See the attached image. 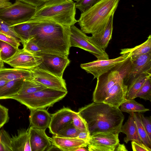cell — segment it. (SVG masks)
I'll return each mask as SVG.
<instances>
[{"label":"cell","instance_id":"cell-31","mask_svg":"<svg viewBox=\"0 0 151 151\" xmlns=\"http://www.w3.org/2000/svg\"><path fill=\"white\" fill-rule=\"evenodd\" d=\"M18 48L0 40V57L4 63L10 59L15 54Z\"/></svg>","mask_w":151,"mask_h":151},{"label":"cell","instance_id":"cell-9","mask_svg":"<svg viewBox=\"0 0 151 151\" xmlns=\"http://www.w3.org/2000/svg\"><path fill=\"white\" fill-rule=\"evenodd\" d=\"M122 55L112 59H97L89 63L81 64L80 66L88 73L92 74L94 79L97 78L101 75L127 60L130 56L129 53Z\"/></svg>","mask_w":151,"mask_h":151},{"label":"cell","instance_id":"cell-7","mask_svg":"<svg viewBox=\"0 0 151 151\" xmlns=\"http://www.w3.org/2000/svg\"><path fill=\"white\" fill-rule=\"evenodd\" d=\"M36 8L16 1L10 6L0 9V19L11 26L25 22L33 16Z\"/></svg>","mask_w":151,"mask_h":151},{"label":"cell","instance_id":"cell-11","mask_svg":"<svg viewBox=\"0 0 151 151\" xmlns=\"http://www.w3.org/2000/svg\"><path fill=\"white\" fill-rule=\"evenodd\" d=\"M42 61L41 56L33 54L23 48H18L14 56L4 63L14 68L30 70L38 66Z\"/></svg>","mask_w":151,"mask_h":151},{"label":"cell","instance_id":"cell-6","mask_svg":"<svg viewBox=\"0 0 151 151\" xmlns=\"http://www.w3.org/2000/svg\"><path fill=\"white\" fill-rule=\"evenodd\" d=\"M131 64L130 58L99 76L93 95V102L103 103L109 89L126 76Z\"/></svg>","mask_w":151,"mask_h":151},{"label":"cell","instance_id":"cell-18","mask_svg":"<svg viewBox=\"0 0 151 151\" xmlns=\"http://www.w3.org/2000/svg\"><path fill=\"white\" fill-rule=\"evenodd\" d=\"M29 119L31 126L38 129L45 130L49 128L51 115L45 109L30 110Z\"/></svg>","mask_w":151,"mask_h":151},{"label":"cell","instance_id":"cell-1","mask_svg":"<svg viewBox=\"0 0 151 151\" xmlns=\"http://www.w3.org/2000/svg\"><path fill=\"white\" fill-rule=\"evenodd\" d=\"M34 22L29 40L41 52L68 57L71 47L70 27L50 22Z\"/></svg>","mask_w":151,"mask_h":151},{"label":"cell","instance_id":"cell-24","mask_svg":"<svg viewBox=\"0 0 151 151\" xmlns=\"http://www.w3.org/2000/svg\"><path fill=\"white\" fill-rule=\"evenodd\" d=\"M24 79L9 81L0 88V99H11L18 94Z\"/></svg>","mask_w":151,"mask_h":151},{"label":"cell","instance_id":"cell-42","mask_svg":"<svg viewBox=\"0 0 151 151\" xmlns=\"http://www.w3.org/2000/svg\"><path fill=\"white\" fill-rule=\"evenodd\" d=\"M89 151H114L115 147H107L88 145Z\"/></svg>","mask_w":151,"mask_h":151},{"label":"cell","instance_id":"cell-4","mask_svg":"<svg viewBox=\"0 0 151 151\" xmlns=\"http://www.w3.org/2000/svg\"><path fill=\"white\" fill-rule=\"evenodd\" d=\"M120 0H100L82 12L78 20L81 30L92 35L101 31L114 14Z\"/></svg>","mask_w":151,"mask_h":151},{"label":"cell","instance_id":"cell-10","mask_svg":"<svg viewBox=\"0 0 151 151\" xmlns=\"http://www.w3.org/2000/svg\"><path fill=\"white\" fill-rule=\"evenodd\" d=\"M36 55L41 56L43 59L37 67L63 78L64 71L70 63L68 57L41 52Z\"/></svg>","mask_w":151,"mask_h":151},{"label":"cell","instance_id":"cell-23","mask_svg":"<svg viewBox=\"0 0 151 151\" xmlns=\"http://www.w3.org/2000/svg\"><path fill=\"white\" fill-rule=\"evenodd\" d=\"M133 113H129L130 115L128 119L122 126L121 132L126 134V136L124 138V141L126 143L130 141H132L139 143L143 144L138 134L133 116Z\"/></svg>","mask_w":151,"mask_h":151},{"label":"cell","instance_id":"cell-46","mask_svg":"<svg viewBox=\"0 0 151 151\" xmlns=\"http://www.w3.org/2000/svg\"><path fill=\"white\" fill-rule=\"evenodd\" d=\"M10 0H0V9L8 7L12 3L9 1Z\"/></svg>","mask_w":151,"mask_h":151},{"label":"cell","instance_id":"cell-28","mask_svg":"<svg viewBox=\"0 0 151 151\" xmlns=\"http://www.w3.org/2000/svg\"><path fill=\"white\" fill-rule=\"evenodd\" d=\"M119 109L121 111L128 113H142L150 111L142 104L137 102L134 99H126L120 105Z\"/></svg>","mask_w":151,"mask_h":151},{"label":"cell","instance_id":"cell-8","mask_svg":"<svg viewBox=\"0 0 151 151\" xmlns=\"http://www.w3.org/2000/svg\"><path fill=\"white\" fill-rule=\"evenodd\" d=\"M70 47H79L94 55L98 59H109L108 55L81 29L74 25L70 27Z\"/></svg>","mask_w":151,"mask_h":151},{"label":"cell","instance_id":"cell-32","mask_svg":"<svg viewBox=\"0 0 151 151\" xmlns=\"http://www.w3.org/2000/svg\"><path fill=\"white\" fill-rule=\"evenodd\" d=\"M151 78L148 79L136 93L134 99L139 97L145 100L151 101Z\"/></svg>","mask_w":151,"mask_h":151},{"label":"cell","instance_id":"cell-25","mask_svg":"<svg viewBox=\"0 0 151 151\" xmlns=\"http://www.w3.org/2000/svg\"><path fill=\"white\" fill-rule=\"evenodd\" d=\"M121 50L120 54L121 55L129 53L131 60L134 59L141 55L151 53V35L148 36L147 40L141 44L132 48H124Z\"/></svg>","mask_w":151,"mask_h":151},{"label":"cell","instance_id":"cell-38","mask_svg":"<svg viewBox=\"0 0 151 151\" xmlns=\"http://www.w3.org/2000/svg\"><path fill=\"white\" fill-rule=\"evenodd\" d=\"M22 44L24 50L33 54L36 55L41 52L40 48L35 43L30 40L24 42Z\"/></svg>","mask_w":151,"mask_h":151},{"label":"cell","instance_id":"cell-20","mask_svg":"<svg viewBox=\"0 0 151 151\" xmlns=\"http://www.w3.org/2000/svg\"><path fill=\"white\" fill-rule=\"evenodd\" d=\"M114 14L110 17L105 27L100 32L92 35L90 39L98 46L104 51L112 38Z\"/></svg>","mask_w":151,"mask_h":151},{"label":"cell","instance_id":"cell-17","mask_svg":"<svg viewBox=\"0 0 151 151\" xmlns=\"http://www.w3.org/2000/svg\"><path fill=\"white\" fill-rule=\"evenodd\" d=\"M51 139L52 145L61 151H74L79 147H86L88 145V143L77 137L66 138L53 135Z\"/></svg>","mask_w":151,"mask_h":151},{"label":"cell","instance_id":"cell-36","mask_svg":"<svg viewBox=\"0 0 151 151\" xmlns=\"http://www.w3.org/2000/svg\"><path fill=\"white\" fill-rule=\"evenodd\" d=\"M72 123L74 127L80 131H88L86 122L78 112L75 111L73 114Z\"/></svg>","mask_w":151,"mask_h":151},{"label":"cell","instance_id":"cell-47","mask_svg":"<svg viewBox=\"0 0 151 151\" xmlns=\"http://www.w3.org/2000/svg\"><path fill=\"white\" fill-rule=\"evenodd\" d=\"M128 150L124 144H120L119 143L115 147L114 151H126Z\"/></svg>","mask_w":151,"mask_h":151},{"label":"cell","instance_id":"cell-22","mask_svg":"<svg viewBox=\"0 0 151 151\" xmlns=\"http://www.w3.org/2000/svg\"><path fill=\"white\" fill-rule=\"evenodd\" d=\"M33 77L32 71L29 69L14 68H3L0 69V79L10 81L25 79Z\"/></svg>","mask_w":151,"mask_h":151},{"label":"cell","instance_id":"cell-12","mask_svg":"<svg viewBox=\"0 0 151 151\" xmlns=\"http://www.w3.org/2000/svg\"><path fill=\"white\" fill-rule=\"evenodd\" d=\"M33 78L46 88L67 91L66 83L63 78H60L37 67L30 69Z\"/></svg>","mask_w":151,"mask_h":151},{"label":"cell","instance_id":"cell-34","mask_svg":"<svg viewBox=\"0 0 151 151\" xmlns=\"http://www.w3.org/2000/svg\"><path fill=\"white\" fill-rule=\"evenodd\" d=\"M0 33L13 38L20 42H22L21 39L16 33L13 27L0 19Z\"/></svg>","mask_w":151,"mask_h":151},{"label":"cell","instance_id":"cell-2","mask_svg":"<svg viewBox=\"0 0 151 151\" xmlns=\"http://www.w3.org/2000/svg\"><path fill=\"white\" fill-rule=\"evenodd\" d=\"M78 112L86 122L90 136L102 132H121L124 117L119 108L93 102L80 108Z\"/></svg>","mask_w":151,"mask_h":151},{"label":"cell","instance_id":"cell-37","mask_svg":"<svg viewBox=\"0 0 151 151\" xmlns=\"http://www.w3.org/2000/svg\"><path fill=\"white\" fill-rule=\"evenodd\" d=\"M100 0H80L75 2L76 8L83 12L89 9Z\"/></svg>","mask_w":151,"mask_h":151},{"label":"cell","instance_id":"cell-44","mask_svg":"<svg viewBox=\"0 0 151 151\" xmlns=\"http://www.w3.org/2000/svg\"><path fill=\"white\" fill-rule=\"evenodd\" d=\"M32 5L36 7L41 5L45 0H16Z\"/></svg>","mask_w":151,"mask_h":151},{"label":"cell","instance_id":"cell-51","mask_svg":"<svg viewBox=\"0 0 151 151\" xmlns=\"http://www.w3.org/2000/svg\"><path fill=\"white\" fill-rule=\"evenodd\" d=\"M73 0V1H76V2H77V1H80V0Z\"/></svg>","mask_w":151,"mask_h":151},{"label":"cell","instance_id":"cell-19","mask_svg":"<svg viewBox=\"0 0 151 151\" xmlns=\"http://www.w3.org/2000/svg\"><path fill=\"white\" fill-rule=\"evenodd\" d=\"M119 134L111 132L96 134L90 136L88 145L115 147L119 143Z\"/></svg>","mask_w":151,"mask_h":151},{"label":"cell","instance_id":"cell-40","mask_svg":"<svg viewBox=\"0 0 151 151\" xmlns=\"http://www.w3.org/2000/svg\"><path fill=\"white\" fill-rule=\"evenodd\" d=\"M9 119L8 109L0 104V128L8 122Z\"/></svg>","mask_w":151,"mask_h":151},{"label":"cell","instance_id":"cell-48","mask_svg":"<svg viewBox=\"0 0 151 151\" xmlns=\"http://www.w3.org/2000/svg\"><path fill=\"white\" fill-rule=\"evenodd\" d=\"M86 147H79L76 149L74 151H88V149H87L86 148Z\"/></svg>","mask_w":151,"mask_h":151},{"label":"cell","instance_id":"cell-41","mask_svg":"<svg viewBox=\"0 0 151 151\" xmlns=\"http://www.w3.org/2000/svg\"><path fill=\"white\" fill-rule=\"evenodd\" d=\"M0 40L7 43L17 48H19L20 45V42L14 38L1 33H0Z\"/></svg>","mask_w":151,"mask_h":151},{"label":"cell","instance_id":"cell-5","mask_svg":"<svg viewBox=\"0 0 151 151\" xmlns=\"http://www.w3.org/2000/svg\"><path fill=\"white\" fill-rule=\"evenodd\" d=\"M68 91L46 88L35 92L23 95H16L11 99L25 105L30 110L45 109L52 106L63 99Z\"/></svg>","mask_w":151,"mask_h":151},{"label":"cell","instance_id":"cell-16","mask_svg":"<svg viewBox=\"0 0 151 151\" xmlns=\"http://www.w3.org/2000/svg\"><path fill=\"white\" fill-rule=\"evenodd\" d=\"M31 151H44L52 145L51 138L46 134L45 130L30 126L28 129Z\"/></svg>","mask_w":151,"mask_h":151},{"label":"cell","instance_id":"cell-50","mask_svg":"<svg viewBox=\"0 0 151 151\" xmlns=\"http://www.w3.org/2000/svg\"><path fill=\"white\" fill-rule=\"evenodd\" d=\"M4 62L1 58L0 57V69H2L4 68Z\"/></svg>","mask_w":151,"mask_h":151},{"label":"cell","instance_id":"cell-49","mask_svg":"<svg viewBox=\"0 0 151 151\" xmlns=\"http://www.w3.org/2000/svg\"><path fill=\"white\" fill-rule=\"evenodd\" d=\"M8 81L6 80L0 79V88L4 86Z\"/></svg>","mask_w":151,"mask_h":151},{"label":"cell","instance_id":"cell-27","mask_svg":"<svg viewBox=\"0 0 151 151\" xmlns=\"http://www.w3.org/2000/svg\"><path fill=\"white\" fill-rule=\"evenodd\" d=\"M34 25V22L26 21L11 25L14 31L21 39L22 42L28 40L31 31Z\"/></svg>","mask_w":151,"mask_h":151},{"label":"cell","instance_id":"cell-30","mask_svg":"<svg viewBox=\"0 0 151 151\" xmlns=\"http://www.w3.org/2000/svg\"><path fill=\"white\" fill-rule=\"evenodd\" d=\"M133 116L139 137L142 143L151 149V143L149 141L141 120V113L134 112Z\"/></svg>","mask_w":151,"mask_h":151},{"label":"cell","instance_id":"cell-3","mask_svg":"<svg viewBox=\"0 0 151 151\" xmlns=\"http://www.w3.org/2000/svg\"><path fill=\"white\" fill-rule=\"evenodd\" d=\"M76 9L72 0H45L27 21L50 22L70 27L78 22L75 18Z\"/></svg>","mask_w":151,"mask_h":151},{"label":"cell","instance_id":"cell-33","mask_svg":"<svg viewBox=\"0 0 151 151\" xmlns=\"http://www.w3.org/2000/svg\"><path fill=\"white\" fill-rule=\"evenodd\" d=\"M71 123L60 131L56 135L66 138H77L80 132Z\"/></svg>","mask_w":151,"mask_h":151},{"label":"cell","instance_id":"cell-13","mask_svg":"<svg viewBox=\"0 0 151 151\" xmlns=\"http://www.w3.org/2000/svg\"><path fill=\"white\" fill-rule=\"evenodd\" d=\"M130 59L129 68L124 78V83L125 82L129 84L142 73H151V53L141 55L133 60Z\"/></svg>","mask_w":151,"mask_h":151},{"label":"cell","instance_id":"cell-14","mask_svg":"<svg viewBox=\"0 0 151 151\" xmlns=\"http://www.w3.org/2000/svg\"><path fill=\"white\" fill-rule=\"evenodd\" d=\"M74 112L68 108L64 107L51 114V120L49 127L50 132L56 135L63 128L72 123Z\"/></svg>","mask_w":151,"mask_h":151},{"label":"cell","instance_id":"cell-45","mask_svg":"<svg viewBox=\"0 0 151 151\" xmlns=\"http://www.w3.org/2000/svg\"><path fill=\"white\" fill-rule=\"evenodd\" d=\"M77 138L88 143L90 138L89 132L87 131H80Z\"/></svg>","mask_w":151,"mask_h":151},{"label":"cell","instance_id":"cell-39","mask_svg":"<svg viewBox=\"0 0 151 151\" xmlns=\"http://www.w3.org/2000/svg\"><path fill=\"white\" fill-rule=\"evenodd\" d=\"M142 124L147 134L149 141L151 143V116L145 117L141 114Z\"/></svg>","mask_w":151,"mask_h":151},{"label":"cell","instance_id":"cell-35","mask_svg":"<svg viewBox=\"0 0 151 151\" xmlns=\"http://www.w3.org/2000/svg\"><path fill=\"white\" fill-rule=\"evenodd\" d=\"M11 137L5 130H0V151H12Z\"/></svg>","mask_w":151,"mask_h":151},{"label":"cell","instance_id":"cell-26","mask_svg":"<svg viewBox=\"0 0 151 151\" xmlns=\"http://www.w3.org/2000/svg\"><path fill=\"white\" fill-rule=\"evenodd\" d=\"M150 78H151V73L146 72L142 73L134 79L128 86L126 99H134L136 93L145 82Z\"/></svg>","mask_w":151,"mask_h":151},{"label":"cell","instance_id":"cell-15","mask_svg":"<svg viewBox=\"0 0 151 151\" xmlns=\"http://www.w3.org/2000/svg\"><path fill=\"white\" fill-rule=\"evenodd\" d=\"M128 86L122 79L114 84L108 90L103 103L119 108L126 100Z\"/></svg>","mask_w":151,"mask_h":151},{"label":"cell","instance_id":"cell-43","mask_svg":"<svg viewBox=\"0 0 151 151\" xmlns=\"http://www.w3.org/2000/svg\"><path fill=\"white\" fill-rule=\"evenodd\" d=\"M132 148L133 151H151V148L146 146L143 144L139 143L136 142L132 141Z\"/></svg>","mask_w":151,"mask_h":151},{"label":"cell","instance_id":"cell-29","mask_svg":"<svg viewBox=\"0 0 151 151\" xmlns=\"http://www.w3.org/2000/svg\"><path fill=\"white\" fill-rule=\"evenodd\" d=\"M46 88H47L36 81L33 78L25 79L24 80L21 88L17 95L30 94Z\"/></svg>","mask_w":151,"mask_h":151},{"label":"cell","instance_id":"cell-21","mask_svg":"<svg viewBox=\"0 0 151 151\" xmlns=\"http://www.w3.org/2000/svg\"><path fill=\"white\" fill-rule=\"evenodd\" d=\"M11 146L12 151H31L28 129L19 130L17 135L11 137Z\"/></svg>","mask_w":151,"mask_h":151}]
</instances>
